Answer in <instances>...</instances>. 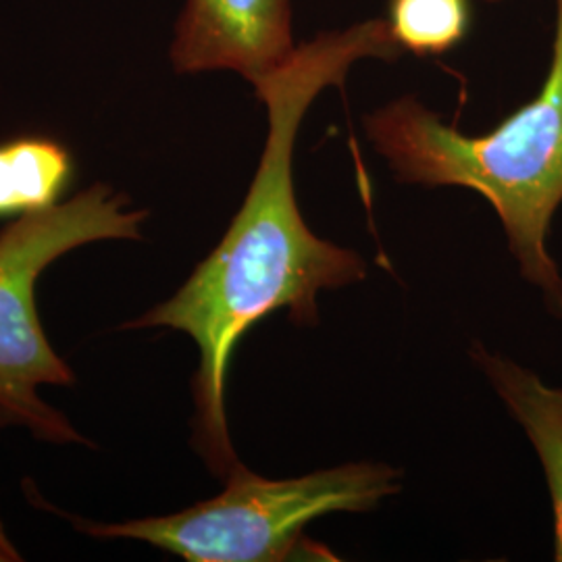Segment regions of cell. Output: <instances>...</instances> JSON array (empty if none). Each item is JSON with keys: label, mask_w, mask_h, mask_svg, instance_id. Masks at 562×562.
<instances>
[{"label": "cell", "mask_w": 562, "mask_h": 562, "mask_svg": "<svg viewBox=\"0 0 562 562\" xmlns=\"http://www.w3.org/2000/svg\"><path fill=\"white\" fill-rule=\"evenodd\" d=\"M401 471L378 462H350L294 480H265L241 467L227 473L220 496L169 517L78 522L94 538L153 543L190 562H280L313 554L304 527L329 513H364L401 490Z\"/></svg>", "instance_id": "obj_3"}, {"label": "cell", "mask_w": 562, "mask_h": 562, "mask_svg": "<svg viewBox=\"0 0 562 562\" xmlns=\"http://www.w3.org/2000/svg\"><path fill=\"white\" fill-rule=\"evenodd\" d=\"M71 178L74 159L59 142L42 136L2 142L0 217H21L55 206Z\"/></svg>", "instance_id": "obj_7"}, {"label": "cell", "mask_w": 562, "mask_h": 562, "mask_svg": "<svg viewBox=\"0 0 562 562\" xmlns=\"http://www.w3.org/2000/svg\"><path fill=\"white\" fill-rule=\"evenodd\" d=\"M364 132L396 180L482 194L503 223L522 280L562 322L561 267L546 244L562 204V0L542 90L492 132L461 134L411 97L367 115Z\"/></svg>", "instance_id": "obj_2"}, {"label": "cell", "mask_w": 562, "mask_h": 562, "mask_svg": "<svg viewBox=\"0 0 562 562\" xmlns=\"http://www.w3.org/2000/svg\"><path fill=\"white\" fill-rule=\"evenodd\" d=\"M401 46L385 20L361 21L296 46L292 57L252 88L267 109L261 162L238 215L220 246L180 292L125 327H171L196 341L194 442L213 473L238 464L225 417L229 361L246 331L288 308L290 322H319L317 296L364 280L355 250L317 238L304 223L294 190V144L302 120L323 90L340 86L362 59H396Z\"/></svg>", "instance_id": "obj_1"}, {"label": "cell", "mask_w": 562, "mask_h": 562, "mask_svg": "<svg viewBox=\"0 0 562 562\" xmlns=\"http://www.w3.org/2000/svg\"><path fill=\"white\" fill-rule=\"evenodd\" d=\"M387 27L396 44L415 55H443L469 34L467 0H390Z\"/></svg>", "instance_id": "obj_8"}, {"label": "cell", "mask_w": 562, "mask_h": 562, "mask_svg": "<svg viewBox=\"0 0 562 562\" xmlns=\"http://www.w3.org/2000/svg\"><path fill=\"white\" fill-rule=\"evenodd\" d=\"M294 50L290 0H186L169 55L180 74L225 69L255 86Z\"/></svg>", "instance_id": "obj_5"}, {"label": "cell", "mask_w": 562, "mask_h": 562, "mask_svg": "<svg viewBox=\"0 0 562 562\" xmlns=\"http://www.w3.org/2000/svg\"><path fill=\"white\" fill-rule=\"evenodd\" d=\"M490 2H498V0H490Z\"/></svg>", "instance_id": "obj_10"}, {"label": "cell", "mask_w": 562, "mask_h": 562, "mask_svg": "<svg viewBox=\"0 0 562 562\" xmlns=\"http://www.w3.org/2000/svg\"><path fill=\"white\" fill-rule=\"evenodd\" d=\"M20 561V554L18 550L13 548V543L9 542L2 525H0V562H13Z\"/></svg>", "instance_id": "obj_9"}, {"label": "cell", "mask_w": 562, "mask_h": 562, "mask_svg": "<svg viewBox=\"0 0 562 562\" xmlns=\"http://www.w3.org/2000/svg\"><path fill=\"white\" fill-rule=\"evenodd\" d=\"M146 211L97 183L0 232V425H23L48 442H80L69 422L38 396L42 383L69 385L74 373L46 340L36 311V281L65 252L101 240H140Z\"/></svg>", "instance_id": "obj_4"}, {"label": "cell", "mask_w": 562, "mask_h": 562, "mask_svg": "<svg viewBox=\"0 0 562 562\" xmlns=\"http://www.w3.org/2000/svg\"><path fill=\"white\" fill-rule=\"evenodd\" d=\"M471 357L521 425L542 462L554 510V561L562 562V387L548 385L536 371L494 355L480 344L471 348Z\"/></svg>", "instance_id": "obj_6"}]
</instances>
